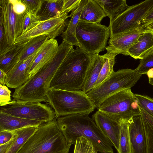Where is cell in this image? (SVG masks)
Listing matches in <instances>:
<instances>
[{
	"label": "cell",
	"mask_w": 153,
	"mask_h": 153,
	"mask_svg": "<svg viewBox=\"0 0 153 153\" xmlns=\"http://www.w3.org/2000/svg\"><path fill=\"white\" fill-rule=\"evenodd\" d=\"M120 125L119 147L118 153H131L129 122H122Z\"/></svg>",
	"instance_id": "30"
},
{
	"label": "cell",
	"mask_w": 153,
	"mask_h": 153,
	"mask_svg": "<svg viewBox=\"0 0 153 153\" xmlns=\"http://www.w3.org/2000/svg\"><path fill=\"white\" fill-rule=\"evenodd\" d=\"M102 7L111 22L129 6L126 0H96Z\"/></svg>",
	"instance_id": "24"
},
{
	"label": "cell",
	"mask_w": 153,
	"mask_h": 153,
	"mask_svg": "<svg viewBox=\"0 0 153 153\" xmlns=\"http://www.w3.org/2000/svg\"><path fill=\"white\" fill-rule=\"evenodd\" d=\"M153 8V0H146L129 6L110 22V38L140 27L143 19Z\"/></svg>",
	"instance_id": "9"
},
{
	"label": "cell",
	"mask_w": 153,
	"mask_h": 153,
	"mask_svg": "<svg viewBox=\"0 0 153 153\" xmlns=\"http://www.w3.org/2000/svg\"><path fill=\"white\" fill-rule=\"evenodd\" d=\"M11 92L7 86L0 84V106L2 107L9 103L11 100Z\"/></svg>",
	"instance_id": "37"
},
{
	"label": "cell",
	"mask_w": 153,
	"mask_h": 153,
	"mask_svg": "<svg viewBox=\"0 0 153 153\" xmlns=\"http://www.w3.org/2000/svg\"><path fill=\"white\" fill-rule=\"evenodd\" d=\"M152 24H153V8L143 19L140 27L145 29Z\"/></svg>",
	"instance_id": "40"
},
{
	"label": "cell",
	"mask_w": 153,
	"mask_h": 153,
	"mask_svg": "<svg viewBox=\"0 0 153 153\" xmlns=\"http://www.w3.org/2000/svg\"><path fill=\"white\" fill-rule=\"evenodd\" d=\"M110 35L108 27L80 20L76 33L80 48L91 56L104 51Z\"/></svg>",
	"instance_id": "8"
},
{
	"label": "cell",
	"mask_w": 153,
	"mask_h": 153,
	"mask_svg": "<svg viewBox=\"0 0 153 153\" xmlns=\"http://www.w3.org/2000/svg\"><path fill=\"white\" fill-rule=\"evenodd\" d=\"M13 131H5L0 132V145H3L10 141L13 137Z\"/></svg>",
	"instance_id": "41"
},
{
	"label": "cell",
	"mask_w": 153,
	"mask_h": 153,
	"mask_svg": "<svg viewBox=\"0 0 153 153\" xmlns=\"http://www.w3.org/2000/svg\"><path fill=\"white\" fill-rule=\"evenodd\" d=\"M74 46L63 40L54 57L25 83L15 89L14 100L30 102H48L47 94L57 70Z\"/></svg>",
	"instance_id": "1"
},
{
	"label": "cell",
	"mask_w": 153,
	"mask_h": 153,
	"mask_svg": "<svg viewBox=\"0 0 153 153\" xmlns=\"http://www.w3.org/2000/svg\"><path fill=\"white\" fill-rule=\"evenodd\" d=\"M13 131L14 135L11 139L6 143L0 145V153H7L11 147L16 137L15 133Z\"/></svg>",
	"instance_id": "42"
},
{
	"label": "cell",
	"mask_w": 153,
	"mask_h": 153,
	"mask_svg": "<svg viewBox=\"0 0 153 153\" xmlns=\"http://www.w3.org/2000/svg\"><path fill=\"white\" fill-rule=\"evenodd\" d=\"M0 21L4 26L7 42L10 45H14L22 33L24 14L16 13L9 0H0Z\"/></svg>",
	"instance_id": "12"
},
{
	"label": "cell",
	"mask_w": 153,
	"mask_h": 153,
	"mask_svg": "<svg viewBox=\"0 0 153 153\" xmlns=\"http://www.w3.org/2000/svg\"><path fill=\"white\" fill-rule=\"evenodd\" d=\"M148 79L149 83L153 86V78H148Z\"/></svg>",
	"instance_id": "46"
},
{
	"label": "cell",
	"mask_w": 153,
	"mask_h": 153,
	"mask_svg": "<svg viewBox=\"0 0 153 153\" xmlns=\"http://www.w3.org/2000/svg\"><path fill=\"white\" fill-rule=\"evenodd\" d=\"M39 126L26 127L14 131L16 134V137L7 153H17L28 139L37 130Z\"/></svg>",
	"instance_id": "26"
},
{
	"label": "cell",
	"mask_w": 153,
	"mask_h": 153,
	"mask_svg": "<svg viewBox=\"0 0 153 153\" xmlns=\"http://www.w3.org/2000/svg\"><path fill=\"white\" fill-rule=\"evenodd\" d=\"M40 21L37 15L30 13L26 10L24 14L22 34L33 28Z\"/></svg>",
	"instance_id": "32"
},
{
	"label": "cell",
	"mask_w": 153,
	"mask_h": 153,
	"mask_svg": "<svg viewBox=\"0 0 153 153\" xmlns=\"http://www.w3.org/2000/svg\"><path fill=\"white\" fill-rule=\"evenodd\" d=\"M56 119L58 127L68 144H75L78 138L83 137L92 143L97 152L114 153L111 142L88 114L69 115Z\"/></svg>",
	"instance_id": "2"
},
{
	"label": "cell",
	"mask_w": 153,
	"mask_h": 153,
	"mask_svg": "<svg viewBox=\"0 0 153 153\" xmlns=\"http://www.w3.org/2000/svg\"><path fill=\"white\" fill-rule=\"evenodd\" d=\"M153 51V31L145 29L137 42L128 51L127 55L142 59Z\"/></svg>",
	"instance_id": "18"
},
{
	"label": "cell",
	"mask_w": 153,
	"mask_h": 153,
	"mask_svg": "<svg viewBox=\"0 0 153 153\" xmlns=\"http://www.w3.org/2000/svg\"><path fill=\"white\" fill-rule=\"evenodd\" d=\"M145 29L150 30L153 31V24L149 25Z\"/></svg>",
	"instance_id": "45"
},
{
	"label": "cell",
	"mask_w": 153,
	"mask_h": 153,
	"mask_svg": "<svg viewBox=\"0 0 153 153\" xmlns=\"http://www.w3.org/2000/svg\"><path fill=\"white\" fill-rule=\"evenodd\" d=\"M97 108L120 124L123 121L128 122L132 117L141 115L137 101L130 88L109 96Z\"/></svg>",
	"instance_id": "6"
},
{
	"label": "cell",
	"mask_w": 153,
	"mask_h": 153,
	"mask_svg": "<svg viewBox=\"0 0 153 153\" xmlns=\"http://www.w3.org/2000/svg\"><path fill=\"white\" fill-rule=\"evenodd\" d=\"M153 68V51L143 59H140V63L135 69L137 73L146 74L148 71Z\"/></svg>",
	"instance_id": "34"
},
{
	"label": "cell",
	"mask_w": 153,
	"mask_h": 153,
	"mask_svg": "<svg viewBox=\"0 0 153 153\" xmlns=\"http://www.w3.org/2000/svg\"><path fill=\"white\" fill-rule=\"evenodd\" d=\"M117 55L116 53L107 52L102 55L104 59V63L93 88L102 83L112 74L114 71L113 67L115 63V57Z\"/></svg>",
	"instance_id": "28"
},
{
	"label": "cell",
	"mask_w": 153,
	"mask_h": 153,
	"mask_svg": "<svg viewBox=\"0 0 153 153\" xmlns=\"http://www.w3.org/2000/svg\"><path fill=\"white\" fill-rule=\"evenodd\" d=\"M28 12L37 15L40 9L42 0H21Z\"/></svg>",
	"instance_id": "36"
},
{
	"label": "cell",
	"mask_w": 153,
	"mask_h": 153,
	"mask_svg": "<svg viewBox=\"0 0 153 153\" xmlns=\"http://www.w3.org/2000/svg\"><path fill=\"white\" fill-rule=\"evenodd\" d=\"M0 83L2 85H5L7 73L0 69Z\"/></svg>",
	"instance_id": "43"
},
{
	"label": "cell",
	"mask_w": 153,
	"mask_h": 153,
	"mask_svg": "<svg viewBox=\"0 0 153 153\" xmlns=\"http://www.w3.org/2000/svg\"><path fill=\"white\" fill-rule=\"evenodd\" d=\"M131 153H147V140L141 115L134 117L128 121Z\"/></svg>",
	"instance_id": "15"
},
{
	"label": "cell",
	"mask_w": 153,
	"mask_h": 153,
	"mask_svg": "<svg viewBox=\"0 0 153 153\" xmlns=\"http://www.w3.org/2000/svg\"><path fill=\"white\" fill-rule=\"evenodd\" d=\"M145 29L140 27L110 38L105 49L107 53L127 55L128 49L134 45Z\"/></svg>",
	"instance_id": "14"
},
{
	"label": "cell",
	"mask_w": 153,
	"mask_h": 153,
	"mask_svg": "<svg viewBox=\"0 0 153 153\" xmlns=\"http://www.w3.org/2000/svg\"><path fill=\"white\" fill-rule=\"evenodd\" d=\"M0 55L3 54L12 48L16 45H9L6 37L4 26L2 22L0 21Z\"/></svg>",
	"instance_id": "35"
},
{
	"label": "cell",
	"mask_w": 153,
	"mask_h": 153,
	"mask_svg": "<svg viewBox=\"0 0 153 153\" xmlns=\"http://www.w3.org/2000/svg\"><path fill=\"white\" fill-rule=\"evenodd\" d=\"M56 39H48L40 49L29 71L30 78L49 62L56 54L58 48Z\"/></svg>",
	"instance_id": "17"
},
{
	"label": "cell",
	"mask_w": 153,
	"mask_h": 153,
	"mask_svg": "<svg viewBox=\"0 0 153 153\" xmlns=\"http://www.w3.org/2000/svg\"><path fill=\"white\" fill-rule=\"evenodd\" d=\"M142 76L135 69H123L114 71L106 80L86 93L97 108L109 96L134 86Z\"/></svg>",
	"instance_id": "7"
},
{
	"label": "cell",
	"mask_w": 153,
	"mask_h": 153,
	"mask_svg": "<svg viewBox=\"0 0 153 153\" xmlns=\"http://www.w3.org/2000/svg\"><path fill=\"white\" fill-rule=\"evenodd\" d=\"M81 0H63L62 13H68L76 9Z\"/></svg>",
	"instance_id": "38"
},
{
	"label": "cell",
	"mask_w": 153,
	"mask_h": 153,
	"mask_svg": "<svg viewBox=\"0 0 153 153\" xmlns=\"http://www.w3.org/2000/svg\"><path fill=\"white\" fill-rule=\"evenodd\" d=\"M147 140V153H153V117L140 108Z\"/></svg>",
	"instance_id": "29"
},
{
	"label": "cell",
	"mask_w": 153,
	"mask_h": 153,
	"mask_svg": "<svg viewBox=\"0 0 153 153\" xmlns=\"http://www.w3.org/2000/svg\"><path fill=\"white\" fill-rule=\"evenodd\" d=\"M92 60V56L81 48H72L55 74L50 88L82 90Z\"/></svg>",
	"instance_id": "3"
},
{
	"label": "cell",
	"mask_w": 153,
	"mask_h": 153,
	"mask_svg": "<svg viewBox=\"0 0 153 153\" xmlns=\"http://www.w3.org/2000/svg\"><path fill=\"white\" fill-rule=\"evenodd\" d=\"M44 123L0 112V132L5 131H13L26 127L39 126Z\"/></svg>",
	"instance_id": "19"
},
{
	"label": "cell",
	"mask_w": 153,
	"mask_h": 153,
	"mask_svg": "<svg viewBox=\"0 0 153 153\" xmlns=\"http://www.w3.org/2000/svg\"><path fill=\"white\" fill-rule=\"evenodd\" d=\"M11 3L14 12L18 15L24 14L26 11V7L21 0H9Z\"/></svg>",
	"instance_id": "39"
},
{
	"label": "cell",
	"mask_w": 153,
	"mask_h": 153,
	"mask_svg": "<svg viewBox=\"0 0 153 153\" xmlns=\"http://www.w3.org/2000/svg\"><path fill=\"white\" fill-rule=\"evenodd\" d=\"M69 17L68 13H64L51 18L40 21L30 30L22 34L15 40L16 45H24L27 42L35 37L47 36L49 39H55L62 34L66 27Z\"/></svg>",
	"instance_id": "11"
},
{
	"label": "cell",
	"mask_w": 153,
	"mask_h": 153,
	"mask_svg": "<svg viewBox=\"0 0 153 153\" xmlns=\"http://www.w3.org/2000/svg\"><path fill=\"white\" fill-rule=\"evenodd\" d=\"M87 1V0H81L78 7L71 12L69 15L70 19L68 21L66 29L62 35L63 40L79 48L80 46L76 37V30L82 8Z\"/></svg>",
	"instance_id": "20"
},
{
	"label": "cell",
	"mask_w": 153,
	"mask_h": 153,
	"mask_svg": "<svg viewBox=\"0 0 153 153\" xmlns=\"http://www.w3.org/2000/svg\"><path fill=\"white\" fill-rule=\"evenodd\" d=\"M134 94L139 106L153 117V99L147 95Z\"/></svg>",
	"instance_id": "33"
},
{
	"label": "cell",
	"mask_w": 153,
	"mask_h": 153,
	"mask_svg": "<svg viewBox=\"0 0 153 153\" xmlns=\"http://www.w3.org/2000/svg\"><path fill=\"white\" fill-rule=\"evenodd\" d=\"M0 112L45 123L51 121L56 117L55 111L47 104L19 100H13L1 107Z\"/></svg>",
	"instance_id": "10"
},
{
	"label": "cell",
	"mask_w": 153,
	"mask_h": 153,
	"mask_svg": "<svg viewBox=\"0 0 153 153\" xmlns=\"http://www.w3.org/2000/svg\"><path fill=\"white\" fill-rule=\"evenodd\" d=\"M40 49L26 59L19 62L7 73L5 85L7 87L16 89L29 80L30 68Z\"/></svg>",
	"instance_id": "13"
},
{
	"label": "cell",
	"mask_w": 153,
	"mask_h": 153,
	"mask_svg": "<svg viewBox=\"0 0 153 153\" xmlns=\"http://www.w3.org/2000/svg\"><path fill=\"white\" fill-rule=\"evenodd\" d=\"M92 119L118 151L119 147L120 124L98 111L92 115Z\"/></svg>",
	"instance_id": "16"
},
{
	"label": "cell",
	"mask_w": 153,
	"mask_h": 153,
	"mask_svg": "<svg viewBox=\"0 0 153 153\" xmlns=\"http://www.w3.org/2000/svg\"><path fill=\"white\" fill-rule=\"evenodd\" d=\"M92 143L85 138L81 137L76 140L74 153H97Z\"/></svg>",
	"instance_id": "31"
},
{
	"label": "cell",
	"mask_w": 153,
	"mask_h": 153,
	"mask_svg": "<svg viewBox=\"0 0 153 153\" xmlns=\"http://www.w3.org/2000/svg\"><path fill=\"white\" fill-rule=\"evenodd\" d=\"M71 146L60 130L56 117L39 125L17 153H68Z\"/></svg>",
	"instance_id": "4"
},
{
	"label": "cell",
	"mask_w": 153,
	"mask_h": 153,
	"mask_svg": "<svg viewBox=\"0 0 153 153\" xmlns=\"http://www.w3.org/2000/svg\"><path fill=\"white\" fill-rule=\"evenodd\" d=\"M107 15L96 0H87L82 11L80 20L91 23H100Z\"/></svg>",
	"instance_id": "21"
},
{
	"label": "cell",
	"mask_w": 153,
	"mask_h": 153,
	"mask_svg": "<svg viewBox=\"0 0 153 153\" xmlns=\"http://www.w3.org/2000/svg\"><path fill=\"white\" fill-rule=\"evenodd\" d=\"M92 56V62L82 90L86 94L93 88L105 62L102 55L96 54Z\"/></svg>",
	"instance_id": "22"
},
{
	"label": "cell",
	"mask_w": 153,
	"mask_h": 153,
	"mask_svg": "<svg viewBox=\"0 0 153 153\" xmlns=\"http://www.w3.org/2000/svg\"><path fill=\"white\" fill-rule=\"evenodd\" d=\"M24 46L16 45L13 48L0 55V69L6 73L10 71L19 62V55Z\"/></svg>",
	"instance_id": "25"
},
{
	"label": "cell",
	"mask_w": 153,
	"mask_h": 153,
	"mask_svg": "<svg viewBox=\"0 0 153 153\" xmlns=\"http://www.w3.org/2000/svg\"><path fill=\"white\" fill-rule=\"evenodd\" d=\"M146 74L147 75L148 78H153V68L149 69L147 72Z\"/></svg>",
	"instance_id": "44"
},
{
	"label": "cell",
	"mask_w": 153,
	"mask_h": 153,
	"mask_svg": "<svg viewBox=\"0 0 153 153\" xmlns=\"http://www.w3.org/2000/svg\"><path fill=\"white\" fill-rule=\"evenodd\" d=\"M46 35H43L31 39L24 44L19 56V61L25 60L39 50L49 39Z\"/></svg>",
	"instance_id": "27"
},
{
	"label": "cell",
	"mask_w": 153,
	"mask_h": 153,
	"mask_svg": "<svg viewBox=\"0 0 153 153\" xmlns=\"http://www.w3.org/2000/svg\"><path fill=\"white\" fill-rule=\"evenodd\" d=\"M63 0H42L37 15L41 21L46 20L62 13Z\"/></svg>",
	"instance_id": "23"
},
{
	"label": "cell",
	"mask_w": 153,
	"mask_h": 153,
	"mask_svg": "<svg viewBox=\"0 0 153 153\" xmlns=\"http://www.w3.org/2000/svg\"><path fill=\"white\" fill-rule=\"evenodd\" d=\"M47 97L48 102L55 111L56 118L78 114H89L96 108L86 94L82 90L49 88Z\"/></svg>",
	"instance_id": "5"
}]
</instances>
